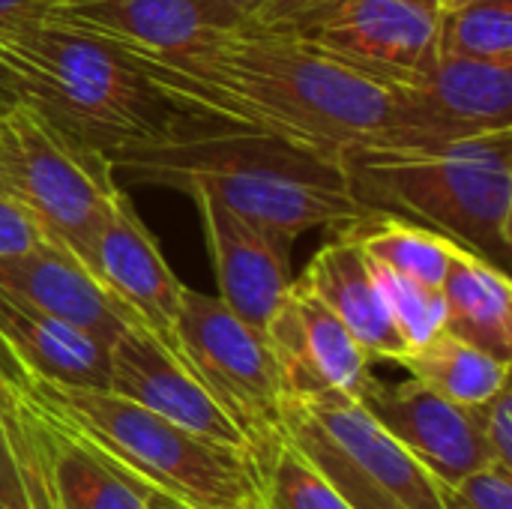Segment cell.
<instances>
[{
	"mask_svg": "<svg viewBox=\"0 0 512 509\" xmlns=\"http://www.w3.org/2000/svg\"><path fill=\"white\" fill-rule=\"evenodd\" d=\"M282 435L354 509H444L441 480L351 393L285 396Z\"/></svg>",
	"mask_w": 512,
	"mask_h": 509,
	"instance_id": "obj_7",
	"label": "cell"
},
{
	"mask_svg": "<svg viewBox=\"0 0 512 509\" xmlns=\"http://www.w3.org/2000/svg\"><path fill=\"white\" fill-rule=\"evenodd\" d=\"M354 201L420 222L507 270L512 261V129L432 147L345 153Z\"/></svg>",
	"mask_w": 512,
	"mask_h": 509,
	"instance_id": "obj_3",
	"label": "cell"
},
{
	"mask_svg": "<svg viewBox=\"0 0 512 509\" xmlns=\"http://www.w3.org/2000/svg\"><path fill=\"white\" fill-rule=\"evenodd\" d=\"M0 381H27L18 363L12 360V354L3 348V342H0Z\"/></svg>",
	"mask_w": 512,
	"mask_h": 509,
	"instance_id": "obj_34",
	"label": "cell"
},
{
	"mask_svg": "<svg viewBox=\"0 0 512 509\" xmlns=\"http://www.w3.org/2000/svg\"><path fill=\"white\" fill-rule=\"evenodd\" d=\"M444 509H512V468L489 462L459 483H441Z\"/></svg>",
	"mask_w": 512,
	"mask_h": 509,
	"instance_id": "obj_27",
	"label": "cell"
},
{
	"mask_svg": "<svg viewBox=\"0 0 512 509\" xmlns=\"http://www.w3.org/2000/svg\"><path fill=\"white\" fill-rule=\"evenodd\" d=\"M0 423L27 509H144L150 489L27 381H0Z\"/></svg>",
	"mask_w": 512,
	"mask_h": 509,
	"instance_id": "obj_8",
	"label": "cell"
},
{
	"mask_svg": "<svg viewBox=\"0 0 512 509\" xmlns=\"http://www.w3.org/2000/svg\"><path fill=\"white\" fill-rule=\"evenodd\" d=\"M414 381L456 405H480L510 384V360H501L447 330L417 345L399 360Z\"/></svg>",
	"mask_w": 512,
	"mask_h": 509,
	"instance_id": "obj_22",
	"label": "cell"
},
{
	"mask_svg": "<svg viewBox=\"0 0 512 509\" xmlns=\"http://www.w3.org/2000/svg\"><path fill=\"white\" fill-rule=\"evenodd\" d=\"M108 159L129 183L207 192L237 216L294 240L315 228H348L372 213L354 201L342 153L207 114L180 111L165 132Z\"/></svg>",
	"mask_w": 512,
	"mask_h": 509,
	"instance_id": "obj_2",
	"label": "cell"
},
{
	"mask_svg": "<svg viewBox=\"0 0 512 509\" xmlns=\"http://www.w3.org/2000/svg\"><path fill=\"white\" fill-rule=\"evenodd\" d=\"M0 501L12 509H27L21 483H18V471H15L12 453H9V441H6V432H3V423H0Z\"/></svg>",
	"mask_w": 512,
	"mask_h": 509,
	"instance_id": "obj_31",
	"label": "cell"
},
{
	"mask_svg": "<svg viewBox=\"0 0 512 509\" xmlns=\"http://www.w3.org/2000/svg\"><path fill=\"white\" fill-rule=\"evenodd\" d=\"M321 0H261L255 15L246 21L249 27H279L291 18H297L300 12L318 6Z\"/></svg>",
	"mask_w": 512,
	"mask_h": 509,
	"instance_id": "obj_30",
	"label": "cell"
},
{
	"mask_svg": "<svg viewBox=\"0 0 512 509\" xmlns=\"http://www.w3.org/2000/svg\"><path fill=\"white\" fill-rule=\"evenodd\" d=\"M60 0H0V27L45 21Z\"/></svg>",
	"mask_w": 512,
	"mask_h": 509,
	"instance_id": "obj_32",
	"label": "cell"
},
{
	"mask_svg": "<svg viewBox=\"0 0 512 509\" xmlns=\"http://www.w3.org/2000/svg\"><path fill=\"white\" fill-rule=\"evenodd\" d=\"M405 105L444 141L512 129V66L435 54V60L393 81Z\"/></svg>",
	"mask_w": 512,
	"mask_h": 509,
	"instance_id": "obj_16",
	"label": "cell"
},
{
	"mask_svg": "<svg viewBox=\"0 0 512 509\" xmlns=\"http://www.w3.org/2000/svg\"><path fill=\"white\" fill-rule=\"evenodd\" d=\"M375 276H378L381 294L387 300V309H390L408 351H414L417 345L429 342L435 333L444 330V294H441V288L420 285L414 279L387 273L381 267H375Z\"/></svg>",
	"mask_w": 512,
	"mask_h": 509,
	"instance_id": "obj_26",
	"label": "cell"
},
{
	"mask_svg": "<svg viewBox=\"0 0 512 509\" xmlns=\"http://www.w3.org/2000/svg\"><path fill=\"white\" fill-rule=\"evenodd\" d=\"M348 231L375 267L429 288L444 285L459 246L450 237L393 213H369L366 219L348 225Z\"/></svg>",
	"mask_w": 512,
	"mask_h": 509,
	"instance_id": "obj_23",
	"label": "cell"
},
{
	"mask_svg": "<svg viewBox=\"0 0 512 509\" xmlns=\"http://www.w3.org/2000/svg\"><path fill=\"white\" fill-rule=\"evenodd\" d=\"M0 342L30 381L108 387L111 345L0 288Z\"/></svg>",
	"mask_w": 512,
	"mask_h": 509,
	"instance_id": "obj_20",
	"label": "cell"
},
{
	"mask_svg": "<svg viewBox=\"0 0 512 509\" xmlns=\"http://www.w3.org/2000/svg\"><path fill=\"white\" fill-rule=\"evenodd\" d=\"M0 509H12V507H6V504H3V501H0Z\"/></svg>",
	"mask_w": 512,
	"mask_h": 509,
	"instance_id": "obj_38",
	"label": "cell"
},
{
	"mask_svg": "<svg viewBox=\"0 0 512 509\" xmlns=\"http://www.w3.org/2000/svg\"><path fill=\"white\" fill-rule=\"evenodd\" d=\"M300 279L351 330L372 360H390L399 366L408 345L387 309L372 261L348 228L333 231L330 243L315 252Z\"/></svg>",
	"mask_w": 512,
	"mask_h": 509,
	"instance_id": "obj_19",
	"label": "cell"
},
{
	"mask_svg": "<svg viewBox=\"0 0 512 509\" xmlns=\"http://www.w3.org/2000/svg\"><path fill=\"white\" fill-rule=\"evenodd\" d=\"M111 159L21 99L0 96V192L81 261L117 195Z\"/></svg>",
	"mask_w": 512,
	"mask_h": 509,
	"instance_id": "obj_6",
	"label": "cell"
},
{
	"mask_svg": "<svg viewBox=\"0 0 512 509\" xmlns=\"http://www.w3.org/2000/svg\"><path fill=\"white\" fill-rule=\"evenodd\" d=\"M144 509H189V507H183V504H177L174 498H165V495H159V492H150V495H147V501H144Z\"/></svg>",
	"mask_w": 512,
	"mask_h": 509,
	"instance_id": "obj_35",
	"label": "cell"
},
{
	"mask_svg": "<svg viewBox=\"0 0 512 509\" xmlns=\"http://www.w3.org/2000/svg\"><path fill=\"white\" fill-rule=\"evenodd\" d=\"M264 486L270 509H354L288 441H282L273 453L264 474Z\"/></svg>",
	"mask_w": 512,
	"mask_h": 509,
	"instance_id": "obj_25",
	"label": "cell"
},
{
	"mask_svg": "<svg viewBox=\"0 0 512 509\" xmlns=\"http://www.w3.org/2000/svg\"><path fill=\"white\" fill-rule=\"evenodd\" d=\"M45 21L156 57L192 54L228 30L204 0H60Z\"/></svg>",
	"mask_w": 512,
	"mask_h": 509,
	"instance_id": "obj_17",
	"label": "cell"
},
{
	"mask_svg": "<svg viewBox=\"0 0 512 509\" xmlns=\"http://www.w3.org/2000/svg\"><path fill=\"white\" fill-rule=\"evenodd\" d=\"M27 384L150 492L189 509H270L264 471L246 447L195 435L111 390Z\"/></svg>",
	"mask_w": 512,
	"mask_h": 509,
	"instance_id": "obj_5",
	"label": "cell"
},
{
	"mask_svg": "<svg viewBox=\"0 0 512 509\" xmlns=\"http://www.w3.org/2000/svg\"><path fill=\"white\" fill-rule=\"evenodd\" d=\"M84 264L102 282V288L129 312V318L144 327L171 357L180 360L177 312L186 285L168 267L159 243L153 240L123 189H117V195L111 198L90 240Z\"/></svg>",
	"mask_w": 512,
	"mask_h": 509,
	"instance_id": "obj_11",
	"label": "cell"
},
{
	"mask_svg": "<svg viewBox=\"0 0 512 509\" xmlns=\"http://www.w3.org/2000/svg\"><path fill=\"white\" fill-rule=\"evenodd\" d=\"M105 390L195 435L246 447L240 429L213 402V396L198 384V378L138 324H129L111 342V366H108Z\"/></svg>",
	"mask_w": 512,
	"mask_h": 509,
	"instance_id": "obj_15",
	"label": "cell"
},
{
	"mask_svg": "<svg viewBox=\"0 0 512 509\" xmlns=\"http://www.w3.org/2000/svg\"><path fill=\"white\" fill-rule=\"evenodd\" d=\"M117 51L177 111L261 126L342 156L444 144L393 84L354 72L282 30L228 27L183 57Z\"/></svg>",
	"mask_w": 512,
	"mask_h": 509,
	"instance_id": "obj_1",
	"label": "cell"
},
{
	"mask_svg": "<svg viewBox=\"0 0 512 509\" xmlns=\"http://www.w3.org/2000/svg\"><path fill=\"white\" fill-rule=\"evenodd\" d=\"M48 240H51L48 231L21 204H15L0 192V261L27 255Z\"/></svg>",
	"mask_w": 512,
	"mask_h": 509,
	"instance_id": "obj_29",
	"label": "cell"
},
{
	"mask_svg": "<svg viewBox=\"0 0 512 509\" xmlns=\"http://www.w3.org/2000/svg\"><path fill=\"white\" fill-rule=\"evenodd\" d=\"M0 288L96 336L105 345H111L129 324H135L129 312L90 273V267L57 240H48L27 255L3 258Z\"/></svg>",
	"mask_w": 512,
	"mask_h": 509,
	"instance_id": "obj_18",
	"label": "cell"
},
{
	"mask_svg": "<svg viewBox=\"0 0 512 509\" xmlns=\"http://www.w3.org/2000/svg\"><path fill=\"white\" fill-rule=\"evenodd\" d=\"M408 3H417V6L432 9V12H438V9H441V0H408Z\"/></svg>",
	"mask_w": 512,
	"mask_h": 509,
	"instance_id": "obj_36",
	"label": "cell"
},
{
	"mask_svg": "<svg viewBox=\"0 0 512 509\" xmlns=\"http://www.w3.org/2000/svg\"><path fill=\"white\" fill-rule=\"evenodd\" d=\"M204 228L216 297L258 336L267 339L270 321L291 291L294 237L237 216L207 192L189 195Z\"/></svg>",
	"mask_w": 512,
	"mask_h": 509,
	"instance_id": "obj_12",
	"label": "cell"
},
{
	"mask_svg": "<svg viewBox=\"0 0 512 509\" xmlns=\"http://www.w3.org/2000/svg\"><path fill=\"white\" fill-rule=\"evenodd\" d=\"M183 366L240 429L267 474L282 435V378L264 336L243 324L219 297L183 288L177 312Z\"/></svg>",
	"mask_w": 512,
	"mask_h": 509,
	"instance_id": "obj_9",
	"label": "cell"
},
{
	"mask_svg": "<svg viewBox=\"0 0 512 509\" xmlns=\"http://www.w3.org/2000/svg\"><path fill=\"white\" fill-rule=\"evenodd\" d=\"M267 345L276 357L285 396L330 390L357 396L372 363L351 330L306 288L300 276L291 282L288 297L270 321Z\"/></svg>",
	"mask_w": 512,
	"mask_h": 509,
	"instance_id": "obj_14",
	"label": "cell"
},
{
	"mask_svg": "<svg viewBox=\"0 0 512 509\" xmlns=\"http://www.w3.org/2000/svg\"><path fill=\"white\" fill-rule=\"evenodd\" d=\"M441 294L447 333L512 360V282L507 270L456 246Z\"/></svg>",
	"mask_w": 512,
	"mask_h": 509,
	"instance_id": "obj_21",
	"label": "cell"
},
{
	"mask_svg": "<svg viewBox=\"0 0 512 509\" xmlns=\"http://www.w3.org/2000/svg\"><path fill=\"white\" fill-rule=\"evenodd\" d=\"M477 432L489 450V459L512 468V390L504 384L495 396L480 405H471Z\"/></svg>",
	"mask_w": 512,
	"mask_h": 509,
	"instance_id": "obj_28",
	"label": "cell"
},
{
	"mask_svg": "<svg viewBox=\"0 0 512 509\" xmlns=\"http://www.w3.org/2000/svg\"><path fill=\"white\" fill-rule=\"evenodd\" d=\"M258 3L261 0H204V6L210 9L213 21L219 27H240V24H246L255 15Z\"/></svg>",
	"mask_w": 512,
	"mask_h": 509,
	"instance_id": "obj_33",
	"label": "cell"
},
{
	"mask_svg": "<svg viewBox=\"0 0 512 509\" xmlns=\"http://www.w3.org/2000/svg\"><path fill=\"white\" fill-rule=\"evenodd\" d=\"M378 81H405L438 54V12L408 0H321L267 27Z\"/></svg>",
	"mask_w": 512,
	"mask_h": 509,
	"instance_id": "obj_10",
	"label": "cell"
},
{
	"mask_svg": "<svg viewBox=\"0 0 512 509\" xmlns=\"http://www.w3.org/2000/svg\"><path fill=\"white\" fill-rule=\"evenodd\" d=\"M438 54L512 66V0H474L441 9Z\"/></svg>",
	"mask_w": 512,
	"mask_h": 509,
	"instance_id": "obj_24",
	"label": "cell"
},
{
	"mask_svg": "<svg viewBox=\"0 0 512 509\" xmlns=\"http://www.w3.org/2000/svg\"><path fill=\"white\" fill-rule=\"evenodd\" d=\"M462 3H474V0H441V9H447V6H462ZM438 9V12H441Z\"/></svg>",
	"mask_w": 512,
	"mask_h": 509,
	"instance_id": "obj_37",
	"label": "cell"
},
{
	"mask_svg": "<svg viewBox=\"0 0 512 509\" xmlns=\"http://www.w3.org/2000/svg\"><path fill=\"white\" fill-rule=\"evenodd\" d=\"M357 402L441 483H459L492 462L471 408L438 396L414 378L390 384L369 372Z\"/></svg>",
	"mask_w": 512,
	"mask_h": 509,
	"instance_id": "obj_13",
	"label": "cell"
},
{
	"mask_svg": "<svg viewBox=\"0 0 512 509\" xmlns=\"http://www.w3.org/2000/svg\"><path fill=\"white\" fill-rule=\"evenodd\" d=\"M0 96L33 105L105 156L180 114L117 48L51 21L0 27Z\"/></svg>",
	"mask_w": 512,
	"mask_h": 509,
	"instance_id": "obj_4",
	"label": "cell"
}]
</instances>
